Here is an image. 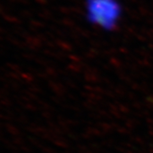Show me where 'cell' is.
Wrapping results in <instances>:
<instances>
[{
    "label": "cell",
    "mask_w": 153,
    "mask_h": 153,
    "mask_svg": "<svg viewBox=\"0 0 153 153\" xmlns=\"http://www.w3.org/2000/svg\"><path fill=\"white\" fill-rule=\"evenodd\" d=\"M82 10L87 22L103 32L117 29L123 16L121 0H84Z\"/></svg>",
    "instance_id": "1"
}]
</instances>
